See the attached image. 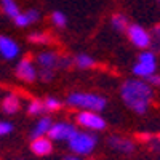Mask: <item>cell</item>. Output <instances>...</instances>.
Returning a JSON list of instances; mask_svg holds the SVG:
<instances>
[{"mask_svg": "<svg viewBox=\"0 0 160 160\" xmlns=\"http://www.w3.org/2000/svg\"><path fill=\"white\" fill-rule=\"evenodd\" d=\"M122 99L136 114H146L152 101V87L142 80H127L120 90Z\"/></svg>", "mask_w": 160, "mask_h": 160, "instance_id": "obj_1", "label": "cell"}, {"mask_svg": "<svg viewBox=\"0 0 160 160\" xmlns=\"http://www.w3.org/2000/svg\"><path fill=\"white\" fill-rule=\"evenodd\" d=\"M68 102L77 108H85L88 111H102L106 108V99L98 95H87V93H74L68 98Z\"/></svg>", "mask_w": 160, "mask_h": 160, "instance_id": "obj_2", "label": "cell"}, {"mask_svg": "<svg viewBox=\"0 0 160 160\" xmlns=\"http://www.w3.org/2000/svg\"><path fill=\"white\" fill-rule=\"evenodd\" d=\"M96 136L90 135V133L77 131L75 135L69 139V148L77 155H87L96 148Z\"/></svg>", "mask_w": 160, "mask_h": 160, "instance_id": "obj_3", "label": "cell"}, {"mask_svg": "<svg viewBox=\"0 0 160 160\" xmlns=\"http://www.w3.org/2000/svg\"><path fill=\"white\" fill-rule=\"evenodd\" d=\"M133 72H135V75L142 77V78H148L149 75H152L155 72V55L154 53L151 51L141 53L138 58V62L133 68Z\"/></svg>", "mask_w": 160, "mask_h": 160, "instance_id": "obj_4", "label": "cell"}, {"mask_svg": "<svg viewBox=\"0 0 160 160\" xmlns=\"http://www.w3.org/2000/svg\"><path fill=\"white\" fill-rule=\"evenodd\" d=\"M128 37L131 40V43L138 47V48H149L151 47V34L146 31L144 28H141V26L138 24H133V26H128Z\"/></svg>", "mask_w": 160, "mask_h": 160, "instance_id": "obj_5", "label": "cell"}, {"mask_svg": "<svg viewBox=\"0 0 160 160\" xmlns=\"http://www.w3.org/2000/svg\"><path fill=\"white\" fill-rule=\"evenodd\" d=\"M77 123L85 127V128H90V130H104L106 128L104 118L99 117L96 112H93V111L80 112L77 115Z\"/></svg>", "mask_w": 160, "mask_h": 160, "instance_id": "obj_6", "label": "cell"}, {"mask_svg": "<svg viewBox=\"0 0 160 160\" xmlns=\"http://www.w3.org/2000/svg\"><path fill=\"white\" fill-rule=\"evenodd\" d=\"M75 133L77 130L69 123H56V125H51L48 131V138L51 141H69Z\"/></svg>", "mask_w": 160, "mask_h": 160, "instance_id": "obj_7", "label": "cell"}, {"mask_svg": "<svg viewBox=\"0 0 160 160\" xmlns=\"http://www.w3.org/2000/svg\"><path fill=\"white\" fill-rule=\"evenodd\" d=\"M31 151L35 155H38V157H45V155L51 154V151H53L51 139L50 138H45V136L34 138L32 142H31Z\"/></svg>", "mask_w": 160, "mask_h": 160, "instance_id": "obj_8", "label": "cell"}, {"mask_svg": "<svg viewBox=\"0 0 160 160\" xmlns=\"http://www.w3.org/2000/svg\"><path fill=\"white\" fill-rule=\"evenodd\" d=\"M108 144L111 146L112 149L122 152V154H131L135 151V144H133L131 139L123 138V136H109Z\"/></svg>", "mask_w": 160, "mask_h": 160, "instance_id": "obj_9", "label": "cell"}, {"mask_svg": "<svg viewBox=\"0 0 160 160\" xmlns=\"http://www.w3.org/2000/svg\"><path fill=\"white\" fill-rule=\"evenodd\" d=\"M16 75L21 78V80H26V82H34L35 77H37V72L35 69L32 68V64L29 59H22L19 61V64L16 66Z\"/></svg>", "mask_w": 160, "mask_h": 160, "instance_id": "obj_10", "label": "cell"}, {"mask_svg": "<svg viewBox=\"0 0 160 160\" xmlns=\"http://www.w3.org/2000/svg\"><path fill=\"white\" fill-rule=\"evenodd\" d=\"M18 51H19L18 45L11 38H8L5 35H0V53L3 55V58H7V59L15 58L18 55Z\"/></svg>", "mask_w": 160, "mask_h": 160, "instance_id": "obj_11", "label": "cell"}, {"mask_svg": "<svg viewBox=\"0 0 160 160\" xmlns=\"http://www.w3.org/2000/svg\"><path fill=\"white\" fill-rule=\"evenodd\" d=\"M2 111L5 114H15L19 111V99L15 95H8L5 96L3 102H2Z\"/></svg>", "mask_w": 160, "mask_h": 160, "instance_id": "obj_12", "label": "cell"}, {"mask_svg": "<svg viewBox=\"0 0 160 160\" xmlns=\"http://www.w3.org/2000/svg\"><path fill=\"white\" fill-rule=\"evenodd\" d=\"M37 61L38 64L42 66V69H53L58 66V58L53 55V53H42V55L37 56Z\"/></svg>", "mask_w": 160, "mask_h": 160, "instance_id": "obj_13", "label": "cell"}, {"mask_svg": "<svg viewBox=\"0 0 160 160\" xmlns=\"http://www.w3.org/2000/svg\"><path fill=\"white\" fill-rule=\"evenodd\" d=\"M51 128V120L48 117H43L38 120V123L35 125V128L32 130V139L34 138H38V136H43L45 133H48Z\"/></svg>", "mask_w": 160, "mask_h": 160, "instance_id": "obj_14", "label": "cell"}, {"mask_svg": "<svg viewBox=\"0 0 160 160\" xmlns=\"http://www.w3.org/2000/svg\"><path fill=\"white\" fill-rule=\"evenodd\" d=\"M112 26L117 31H120V32L127 31L128 29V19H127V16L120 15V13H115V15L112 16Z\"/></svg>", "mask_w": 160, "mask_h": 160, "instance_id": "obj_15", "label": "cell"}, {"mask_svg": "<svg viewBox=\"0 0 160 160\" xmlns=\"http://www.w3.org/2000/svg\"><path fill=\"white\" fill-rule=\"evenodd\" d=\"M2 7H3V11L7 13L8 16H11V18H15L19 13V10H18V7L15 3V0H2Z\"/></svg>", "mask_w": 160, "mask_h": 160, "instance_id": "obj_16", "label": "cell"}, {"mask_svg": "<svg viewBox=\"0 0 160 160\" xmlns=\"http://www.w3.org/2000/svg\"><path fill=\"white\" fill-rule=\"evenodd\" d=\"M151 47H154L155 51H160V24L154 26L151 32Z\"/></svg>", "mask_w": 160, "mask_h": 160, "instance_id": "obj_17", "label": "cell"}, {"mask_svg": "<svg viewBox=\"0 0 160 160\" xmlns=\"http://www.w3.org/2000/svg\"><path fill=\"white\" fill-rule=\"evenodd\" d=\"M74 61H75V64L78 66V68H82V69H88V68H91V66L95 64V61H93L90 56H87V55H78Z\"/></svg>", "mask_w": 160, "mask_h": 160, "instance_id": "obj_18", "label": "cell"}, {"mask_svg": "<svg viewBox=\"0 0 160 160\" xmlns=\"http://www.w3.org/2000/svg\"><path fill=\"white\" fill-rule=\"evenodd\" d=\"M45 111V106H43V102L42 101H32L31 104H29V108H28V112H29V115H38V114H42Z\"/></svg>", "mask_w": 160, "mask_h": 160, "instance_id": "obj_19", "label": "cell"}, {"mask_svg": "<svg viewBox=\"0 0 160 160\" xmlns=\"http://www.w3.org/2000/svg\"><path fill=\"white\" fill-rule=\"evenodd\" d=\"M50 35L48 34H38V32H34L29 35V40L32 43H50Z\"/></svg>", "mask_w": 160, "mask_h": 160, "instance_id": "obj_20", "label": "cell"}, {"mask_svg": "<svg viewBox=\"0 0 160 160\" xmlns=\"http://www.w3.org/2000/svg\"><path fill=\"white\" fill-rule=\"evenodd\" d=\"M43 106H45V111H58L61 108V102L56 99V98H47L43 101Z\"/></svg>", "mask_w": 160, "mask_h": 160, "instance_id": "obj_21", "label": "cell"}, {"mask_svg": "<svg viewBox=\"0 0 160 160\" xmlns=\"http://www.w3.org/2000/svg\"><path fill=\"white\" fill-rule=\"evenodd\" d=\"M51 19H53V22H55L58 28H64L66 26V16H64V13H61V11H55L53 13V16H51Z\"/></svg>", "mask_w": 160, "mask_h": 160, "instance_id": "obj_22", "label": "cell"}, {"mask_svg": "<svg viewBox=\"0 0 160 160\" xmlns=\"http://www.w3.org/2000/svg\"><path fill=\"white\" fill-rule=\"evenodd\" d=\"M13 19H15L16 26H19V28H24V26L31 24V22H29V18H28V15H26V13H18V15L13 18Z\"/></svg>", "mask_w": 160, "mask_h": 160, "instance_id": "obj_23", "label": "cell"}, {"mask_svg": "<svg viewBox=\"0 0 160 160\" xmlns=\"http://www.w3.org/2000/svg\"><path fill=\"white\" fill-rule=\"evenodd\" d=\"M38 77L43 80V82H50V80L53 78V71L51 69H42L38 72Z\"/></svg>", "mask_w": 160, "mask_h": 160, "instance_id": "obj_24", "label": "cell"}, {"mask_svg": "<svg viewBox=\"0 0 160 160\" xmlns=\"http://www.w3.org/2000/svg\"><path fill=\"white\" fill-rule=\"evenodd\" d=\"M13 130V125L8 122H0V136H5Z\"/></svg>", "mask_w": 160, "mask_h": 160, "instance_id": "obj_25", "label": "cell"}, {"mask_svg": "<svg viewBox=\"0 0 160 160\" xmlns=\"http://www.w3.org/2000/svg\"><path fill=\"white\" fill-rule=\"evenodd\" d=\"M149 82V85H155V87H158L160 88V75H157V74H152V75H149L148 78H146Z\"/></svg>", "mask_w": 160, "mask_h": 160, "instance_id": "obj_26", "label": "cell"}, {"mask_svg": "<svg viewBox=\"0 0 160 160\" xmlns=\"http://www.w3.org/2000/svg\"><path fill=\"white\" fill-rule=\"evenodd\" d=\"M26 15H28V18H29V22H35V21H38V18H40V13H38V11H35V10L28 11Z\"/></svg>", "mask_w": 160, "mask_h": 160, "instance_id": "obj_27", "label": "cell"}, {"mask_svg": "<svg viewBox=\"0 0 160 160\" xmlns=\"http://www.w3.org/2000/svg\"><path fill=\"white\" fill-rule=\"evenodd\" d=\"M66 160H80L78 157H66Z\"/></svg>", "mask_w": 160, "mask_h": 160, "instance_id": "obj_28", "label": "cell"}, {"mask_svg": "<svg viewBox=\"0 0 160 160\" xmlns=\"http://www.w3.org/2000/svg\"><path fill=\"white\" fill-rule=\"evenodd\" d=\"M155 2H157V3H158V5H160V0H155Z\"/></svg>", "mask_w": 160, "mask_h": 160, "instance_id": "obj_29", "label": "cell"}, {"mask_svg": "<svg viewBox=\"0 0 160 160\" xmlns=\"http://www.w3.org/2000/svg\"><path fill=\"white\" fill-rule=\"evenodd\" d=\"M158 142H160V138H158Z\"/></svg>", "mask_w": 160, "mask_h": 160, "instance_id": "obj_30", "label": "cell"}]
</instances>
